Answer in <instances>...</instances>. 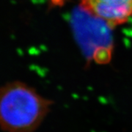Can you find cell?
Returning <instances> with one entry per match:
<instances>
[{
  "mask_svg": "<svg viewBox=\"0 0 132 132\" xmlns=\"http://www.w3.org/2000/svg\"><path fill=\"white\" fill-rule=\"evenodd\" d=\"M79 5L110 27L122 25L132 17V0H80Z\"/></svg>",
  "mask_w": 132,
  "mask_h": 132,
  "instance_id": "obj_2",
  "label": "cell"
},
{
  "mask_svg": "<svg viewBox=\"0 0 132 132\" xmlns=\"http://www.w3.org/2000/svg\"><path fill=\"white\" fill-rule=\"evenodd\" d=\"M52 102L32 87L13 81L1 88L0 124L6 132H32L40 126Z\"/></svg>",
  "mask_w": 132,
  "mask_h": 132,
  "instance_id": "obj_1",
  "label": "cell"
}]
</instances>
